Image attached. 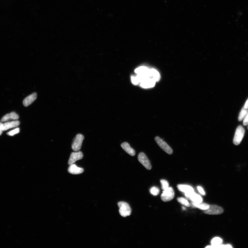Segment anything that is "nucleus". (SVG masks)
I'll return each mask as SVG.
<instances>
[{"instance_id": "obj_1", "label": "nucleus", "mask_w": 248, "mask_h": 248, "mask_svg": "<svg viewBox=\"0 0 248 248\" xmlns=\"http://www.w3.org/2000/svg\"><path fill=\"white\" fill-rule=\"evenodd\" d=\"M118 205L119 208V213L121 216L126 217L131 214V209L128 204L124 202H119Z\"/></svg>"}, {"instance_id": "obj_2", "label": "nucleus", "mask_w": 248, "mask_h": 248, "mask_svg": "<svg viewBox=\"0 0 248 248\" xmlns=\"http://www.w3.org/2000/svg\"><path fill=\"white\" fill-rule=\"evenodd\" d=\"M245 133L244 129L242 126H238L236 131L233 139V143L235 145H239L243 138Z\"/></svg>"}, {"instance_id": "obj_3", "label": "nucleus", "mask_w": 248, "mask_h": 248, "mask_svg": "<svg viewBox=\"0 0 248 248\" xmlns=\"http://www.w3.org/2000/svg\"><path fill=\"white\" fill-rule=\"evenodd\" d=\"M155 140L158 145L165 152L169 155L172 154L173 151L172 148L162 139L158 136H156Z\"/></svg>"}, {"instance_id": "obj_4", "label": "nucleus", "mask_w": 248, "mask_h": 248, "mask_svg": "<svg viewBox=\"0 0 248 248\" xmlns=\"http://www.w3.org/2000/svg\"><path fill=\"white\" fill-rule=\"evenodd\" d=\"M84 138V136L81 134H78L74 138L71 146L73 151L77 152L80 150Z\"/></svg>"}, {"instance_id": "obj_5", "label": "nucleus", "mask_w": 248, "mask_h": 248, "mask_svg": "<svg viewBox=\"0 0 248 248\" xmlns=\"http://www.w3.org/2000/svg\"><path fill=\"white\" fill-rule=\"evenodd\" d=\"M175 197V192L172 187L163 191L161 195V199L163 201L167 202L172 200Z\"/></svg>"}, {"instance_id": "obj_6", "label": "nucleus", "mask_w": 248, "mask_h": 248, "mask_svg": "<svg viewBox=\"0 0 248 248\" xmlns=\"http://www.w3.org/2000/svg\"><path fill=\"white\" fill-rule=\"evenodd\" d=\"M138 159L141 164L146 169L150 170L152 168V166H151L150 161L144 153L143 152L139 153L138 156Z\"/></svg>"}, {"instance_id": "obj_7", "label": "nucleus", "mask_w": 248, "mask_h": 248, "mask_svg": "<svg viewBox=\"0 0 248 248\" xmlns=\"http://www.w3.org/2000/svg\"><path fill=\"white\" fill-rule=\"evenodd\" d=\"M224 212V210L220 207L215 205H210L209 209L205 210L206 214L209 215H218L222 214Z\"/></svg>"}, {"instance_id": "obj_8", "label": "nucleus", "mask_w": 248, "mask_h": 248, "mask_svg": "<svg viewBox=\"0 0 248 248\" xmlns=\"http://www.w3.org/2000/svg\"><path fill=\"white\" fill-rule=\"evenodd\" d=\"M185 195L188 199L191 201L193 202L197 203L202 202L203 198L202 197L196 194L194 191L185 193Z\"/></svg>"}, {"instance_id": "obj_9", "label": "nucleus", "mask_w": 248, "mask_h": 248, "mask_svg": "<svg viewBox=\"0 0 248 248\" xmlns=\"http://www.w3.org/2000/svg\"><path fill=\"white\" fill-rule=\"evenodd\" d=\"M156 82L155 79L148 77L141 81L140 85L141 87L144 88H152L155 86Z\"/></svg>"}, {"instance_id": "obj_10", "label": "nucleus", "mask_w": 248, "mask_h": 248, "mask_svg": "<svg viewBox=\"0 0 248 248\" xmlns=\"http://www.w3.org/2000/svg\"><path fill=\"white\" fill-rule=\"evenodd\" d=\"M83 157V153L81 151L72 153L68 161V165H71L76 161L82 159Z\"/></svg>"}, {"instance_id": "obj_11", "label": "nucleus", "mask_w": 248, "mask_h": 248, "mask_svg": "<svg viewBox=\"0 0 248 248\" xmlns=\"http://www.w3.org/2000/svg\"><path fill=\"white\" fill-rule=\"evenodd\" d=\"M83 171V168L78 167L74 163L70 165L68 169V172L73 175L80 174Z\"/></svg>"}, {"instance_id": "obj_12", "label": "nucleus", "mask_w": 248, "mask_h": 248, "mask_svg": "<svg viewBox=\"0 0 248 248\" xmlns=\"http://www.w3.org/2000/svg\"><path fill=\"white\" fill-rule=\"evenodd\" d=\"M19 125V121L16 120L6 122L2 123V129H3V131H5L10 129L16 127Z\"/></svg>"}, {"instance_id": "obj_13", "label": "nucleus", "mask_w": 248, "mask_h": 248, "mask_svg": "<svg viewBox=\"0 0 248 248\" xmlns=\"http://www.w3.org/2000/svg\"><path fill=\"white\" fill-rule=\"evenodd\" d=\"M37 98V94L36 93H34L27 96L24 99L23 101L24 106L25 107H27L31 105L36 100Z\"/></svg>"}, {"instance_id": "obj_14", "label": "nucleus", "mask_w": 248, "mask_h": 248, "mask_svg": "<svg viewBox=\"0 0 248 248\" xmlns=\"http://www.w3.org/2000/svg\"><path fill=\"white\" fill-rule=\"evenodd\" d=\"M121 145L123 149L128 153L129 155L132 156H135V150L131 147L130 146L128 143L126 142H123L121 144Z\"/></svg>"}, {"instance_id": "obj_15", "label": "nucleus", "mask_w": 248, "mask_h": 248, "mask_svg": "<svg viewBox=\"0 0 248 248\" xmlns=\"http://www.w3.org/2000/svg\"><path fill=\"white\" fill-rule=\"evenodd\" d=\"M19 118V116L15 112H12L4 116L1 119L2 122H5L10 120H16Z\"/></svg>"}, {"instance_id": "obj_16", "label": "nucleus", "mask_w": 248, "mask_h": 248, "mask_svg": "<svg viewBox=\"0 0 248 248\" xmlns=\"http://www.w3.org/2000/svg\"><path fill=\"white\" fill-rule=\"evenodd\" d=\"M223 240L221 238L219 237H215L211 241V246H207L206 248H217L218 246L222 243Z\"/></svg>"}, {"instance_id": "obj_17", "label": "nucleus", "mask_w": 248, "mask_h": 248, "mask_svg": "<svg viewBox=\"0 0 248 248\" xmlns=\"http://www.w3.org/2000/svg\"><path fill=\"white\" fill-rule=\"evenodd\" d=\"M178 190L184 193L193 191V188L191 186L186 185L179 184L177 186Z\"/></svg>"}, {"instance_id": "obj_18", "label": "nucleus", "mask_w": 248, "mask_h": 248, "mask_svg": "<svg viewBox=\"0 0 248 248\" xmlns=\"http://www.w3.org/2000/svg\"><path fill=\"white\" fill-rule=\"evenodd\" d=\"M192 205L194 207L204 211L209 209L210 206V205L207 203L202 202L197 203L192 202Z\"/></svg>"}, {"instance_id": "obj_19", "label": "nucleus", "mask_w": 248, "mask_h": 248, "mask_svg": "<svg viewBox=\"0 0 248 248\" xmlns=\"http://www.w3.org/2000/svg\"><path fill=\"white\" fill-rule=\"evenodd\" d=\"M150 74L151 78H152L156 82L159 81L160 79V75L159 73L154 69H150Z\"/></svg>"}, {"instance_id": "obj_20", "label": "nucleus", "mask_w": 248, "mask_h": 248, "mask_svg": "<svg viewBox=\"0 0 248 248\" xmlns=\"http://www.w3.org/2000/svg\"><path fill=\"white\" fill-rule=\"evenodd\" d=\"M150 69L145 66L139 67L135 70V73L137 74H144L147 73L149 71Z\"/></svg>"}, {"instance_id": "obj_21", "label": "nucleus", "mask_w": 248, "mask_h": 248, "mask_svg": "<svg viewBox=\"0 0 248 248\" xmlns=\"http://www.w3.org/2000/svg\"><path fill=\"white\" fill-rule=\"evenodd\" d=\"M248 109H245L244 107H243L239 114L238 120L239 121H241L243 120L245 116L247 115L248 113Z\"/></svg>"}, {"instance_id": "obj_22", "label": "nucleus", "mask_w": 248, "mask_h": 248, "mask_svg": "<svg viewBox=\"0 0 248 248\" xmlns=\"http://www.w3.org/2000/svg\"><path fill=\"white\" fill-rule=\"evenodd\" d=\"M178 202L184 206L186 207H189L190 206V204L188 201L185 198L183 197H179L177 199Z\"/></svg>"}, {"instance_id": "obj_23", "label": "nucleus", "mask_w": 248, "mask_h": 248, "mask_svg": "<svg viewBox=\"0 0 248 248\" xmlns=\"http://www.w3.org/2000/svg\"><path fill=\"white\" fill-rule=\"evenodd\" d=\"M160 182L163 190L165 191L169 188V183L167 180L162 179L161 180Z\"/></svg>"}, {"instance_id": "obj_24", "label": "nucleus", "mask_w": 248, "mask_h": 248, "mask_svg": "<svg viewBox=\"0 0 248 248\" xmlns=\"http://www.w3.org/2000/svg\"><path fill=\"white\" fill-rule=\"evenodd\" d=\"M150 191L151 194L154 196H156L159 194L160 190L159 188L157 187H153L150 188Z\"/></svg>"}, {"instance_id": "obj_25", "label": "nucleus", "mask_w": 248, "mask_h": 248, "mask_svg": "<svg viewBox=\"0 0 248 248\" xmlns=\"http://www.w3.org/2000/svg\"><path fill=\"white\" fill-rule=\"evenodd\" d=\"M131 80L132 83L135 85H138L140 83V81L137 76H132L131 77Z\"/></svg>"}, {"instance_id": "obj_26", "label": "nucleus", "mask_w": 248, "mask_h": 248, "mask_svg": "<svg viewBox=\"0 0 248 248\" xmlns=\"http://www.w3.org/2000/svg\"><path fill=\"white\" fill-rule=\"evenodd\" d=\"M19 132L20 129L19 128H17L13 130L10 131V132L7 133V134L10 136H13L18 133Z\"/></svg>"}, {"instance_id": "obj_27", "label": "nucleus", "mask_w": 248, "mask_h": 248, "mask_svg": "<svg viewBox=\"0 0 248 248\" xmlns=\"http://www.w3.org/2000/svg\"><path fill=\"white\" fill-rule=\"evenodd\" d=\"M243 124L244 126H246L248 125V113L243 119Z\"/></svg>"}, {"instance_id": "obj_28", "label": "nucleus", "mask_w": 248, "mask_h": 248, "mask_svg": "<svg viewBox=\"0 0 248 248\" xmlns=\"http://www.w3.org/2000/svg\"><path fill=\"white\" fill-rule=\"evenodd\" d=\"M197 189L198 192H199L201 194L204 195H205V193L204 191L203 190L202 187H200V186H198Z\"/></svg>"}, {"instance_id": "obj_29", "label": "nucleus", "mask_w": 248, "mask_h": 248, "mask_svg": "<svg viewBox=\"0 0 248 248\" xmlns=\"http://www.w3.org/2000/svg\"><path fill=\"white\" fill-rule=\"evenodd\" d=\"M3 129H2V123L0 122V135L2 134L3 132Z\"/></svg>"}, {"instance_id": "obj_30", "label": "nucleus", "mask_w": 248, "mask_h": 248, "mask_svg": "<svg viewBox=\"0 0 248 248\" xmlns=\"http://www.w3.org/2000/svg\"><path fill=\"white\" fill-rule=\"evenodd\" d=\"M244 107L246 109H248V99L245 104Z\"/></svg>"}, {"instance_id": "obj_31", "label": "nucleus", "mask_w": 248, "mask_h": 248, "mask_svg": "<svg viewBox=\"0 0 248 248\" xmlns=\"http://www.w3.org/2000/svg\"><path fill=\"white\" fill-rule=\"evenodd\" d=\"M182 209L183 210H185L186 209V208L184 207H183Z\"/></svg>"}, {"instance_id": "obj_32", "label": "nucleus", "mask_w": 248, "mask_h": 248, "mask_svg": "<svg viewBox=\"0 0 248 248\" xmlns=\"http://www.w3.org/2000/svg\"></svg>"}]
</instances>
